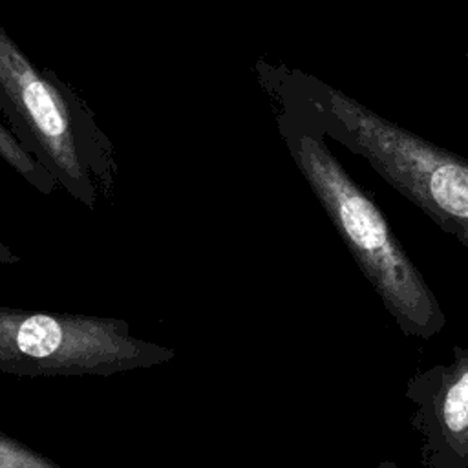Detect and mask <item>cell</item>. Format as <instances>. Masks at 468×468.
Here are the masks:
<instances>
[{
	"mask_svg": "<svg viewBox=\"0 0 468 468\" xmlns=\"http://www.w3.org/2000/svg\"><path fill=\"white\" fill-rule=\"evenodd\" d=\"M307 101L325 133L362 155L397 192L468 247V159L378 115L364 102L307 77Z\"/></svg>",
	"mask_w": 468,
	"mask_h": 468,
	"instance_id": "obj_2",
	"label": "cell"
},
{
	"mask_svg": "<svg viewBox=\"0 0 468 468\" xmlns=\"http://www.w3.org/2000/svg\"><path fill=\"white\" fill-rule=\"evenodd\" d=\"M464 57H466V58H468V49H466V53H464Z\"/></svg>",
	"mask_w": 468,
	"mask_h": 468,
	"instance_id": "obj_7",
	"label": "cell"
},
{
	"mask_svg": "<svg viewBox=\"0 0 468 468\" xmlns=\"http://www.w3.org/2000/svg\"><path fill=\"white\" fill-rule=\"evenodd\" d=\"M0 155L18 172L22 174L27 181H31L37 188L49 192L57 179L53 174L40 165L15 137L13 132H9L4 124H0Z\"/></svg>",
	"mask_w": 468,
	"mask_h": 468,
	"instance_id": "obj_6",
	"label": "cell"
},
{
	"mask_svg": "<svg viewBox=\"0 0 468 468\" xmlns=\"http://www.w3.org/2000/svg\"><path fill=\"white\" fill-rule=\"evenodd\" d=\"M404 397L413 406L410 420L420 435V463L468 468V346H455L452 362L410 377Z\"/></svg>",
	"mask_w": 468,
	"mask_h": 468,
	"instance_id": "obj_4",
	"label": "cell"
},
{
	"mask_svg": "<svg viewBox=\"0 0 468 468\" xmlns=\"http://www.w3.org/2000/svg\"><path fill=\"white\" fill-rule=\"evenodd\" d=\"M280 130L296 168L399 329L422 340L441 333L446 314L435 292L373 197L333 155L324 139L325 128L283 119Z\"/></svg>",
	"mask_w": 468,
	"mask_h": 468,
	"instance_id": "obj_1",
	"label": "cell"
},
{
	"mask_svg": "<svg viewBox=\"0 0 468 468\" xmlns=\"http://www.w3.org/2000/svg\"><path fill=\"white\" fill-rule=\"evenodd\" d=\"M0 112L20 144L71 194L91 201V177L110 183L113 146L86 101L37 66L0 24Z\"/></svg>",
	"mask_w": 468,
	"mask_h": 468,
	"instance_id": "obj_3",
	"label": "cell"
},
{
	"mask_svg": "<svg viewBox=\"0 0 468 468\" xmlns=\"http://www.w3.org/2000/svg\"><path fill=\"white\" fill-rule=\"evenodd\" d=\"M9 333L13 346L29 358H57L68 342V329L46 314L22 318Z\"/></svg>",
	"mask_w": 468,
	"mask_h": 468,
	"instance_id": "obj_5",
	"label": "cell"
}]
</instances>
